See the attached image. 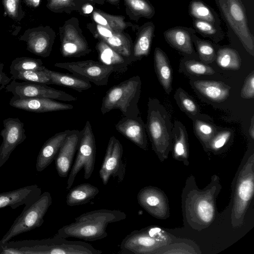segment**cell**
I'll list each match as a JSON object with an SVG mask.
<instances>
[{"label":"cell","instance_id":"1","mask_svg":"<svg viewBox=\"0 0 254 254\" xmlns=\"http://www.w3.org/2000/svg\"><path fill=\"white\" fill-rule=\"evenodd\" d=\"M127 214L120 210L100 209L84 213L74 218V221L58 231L64 238H74L85 241H95L106 238L110 223L125 220Z\"/></svg>","mask_w":254,"mask_h":254},{"label":"cell","instance_id":"2","mask_svg":"<svg viewBox=\"0 0 254 254\" xmlns=\"http://www.w3.org/2000/svg\"><path fill=\"white\" fill-rule=\"evenodd\" d=\"M1 254H100L102 252L81 241H69L56 234L40 240H23L3 244Z\"/></svg>","mask_w":254,"mask_h":254},{"label":"cell","instance_id":"3","mask_svg":"<svg viewBox=\"0 0 254 254\" xmlns=\"http://www.w3.org/2000/svg\"><path fill=\"white\" fill-rule=\"evenodd\" d=\"M141 81L139 76L131 77L110 88L102 100L103 115L119 109L126 117H137L139 115L138 102L141 93Z\"/></svg>","mask_w":254,"mask_h":254},{"label":"cell","instance_id":"4","mask_svg":"<svg viewBox=\"0 0 254 254\" xmlns=\"http://www.w3.org/2000/svg\"><path fill=\"white\" fill-rule=\"evenodd\" d=\"M145 127L153 149L157 153L166 152L171 144L172 125L167 111L156 99H149Z\"/></svg>","mask_w":254,"mask_h":254},{"label":"cell","instance_id":"5","mask_svg":"<svg viewBox=\"0 0 254 254\" xmlns=\"http://www.w3.org/2000/svg\"><path fill=\"white\" fill-rule=\"evenodd\" d=\"M222 17L233 30L246 50L254 56V37L251 32L241 0H215Z\"/></svg>","mask_w":254,"mask_h":254},{"label":"cell","instance_id":"6","mask_svg":"<svg viewBox=\"0 0 254 254\" xmlns=\"http://www.w3.org/2000/svg\"><path fill=\"white\" fill-rule=\"evenodd\" d=\"M52 203L51 193L45 191L28 208L23 209L16 218L9 230L0 241L3 244L13 237L40 227L44 217Z\"/></svg>","mask_w":254,"mask_h":254},{"label":"cell","instance_id":"7","mask_svg":"<svg viewBox=\"0 0 254 254\" xmlns=\"http://www.w3.org/2000/svg\"><path fill=\"white\" fill-rule=\"evenodd\" d=\"M165 232L157 227H148L128 234L120 244V253L125 254L154 253L161 246L167 244Z\"/></svg>","mask_w":254,"mask_h":254},{"label":"cell","instance_id":"8","mask_svg":"<svg viewBox=\"0 0 254 254\" xmlns=\"http://www.w3.org/2000/svg\"><path fill=\"white\" fill-rule=\"evenodd\" d=\"M81 131L82 134L77 153L67 181V190L72 186L76 176L81 169L84 170V178L87 180L91 177L94 170L96 147L95 136L89 121L86 122Z\"/></svg>","mask_w":254,"mask_h":254},{"label":"cell","instance_id":"9","mask_svg":"<svg viewBox=\"0 0 254 254\" xmlns=\"http://www.w3.org/2000/svg\"><path fill=\"white\" fill-rule=\"evenodd\" d=\"M54 66L66 69L83 80L91 82L97 86L107 85L113 67L93 60L57 63Z\"/></svg>","mask_w":254,"mask_h":254},{"label":"cell","instance_id":"10","mask_svg":"<svg viewBox=\"0 0 254 254\" xmlns=\"http://www.w3.org/2000/svg\"><path fill=\"white\" fill-rule=\"evenodd\" d=\"M127 161L123 158V147L120 141L114 136L109 140L102 164L99 170V176L104 185L111 177L118 183L124 179Z\"/></svg>","mask_w":254,"mask_h":254},{"label":"cell","instance_id":"11","mask_svg":"<svg viewBox=\"0 0 254 254\" xmlns=\"http://www.w3.org/2000/svg\"><path fill=\"white\" fill-rule=\"evenodd\" d=\"M7 92L20 98H45L63 101H75L77 98L48 85L34 82H18L12 79L5 87Z\"/></svg>","mask_w":254,"mask_h":254},{"label":"cell","instance_id":"12","mask_svg":"<svg viewBox=\"0 0 254 254\" xmlns=\"http://www.w3.org/2000/svg\"><path fill=\"white\" fill-rule=\"evenodd\" d=\"M3 128L0 135V168L8 160L15 148L26 138L24 124L18 118H8L3 121Z\"/></svg>","mask_w":254,"mask_h":254},{"label":"cell","instance_id":"13","mask_svg":"<svg viewBox=\"0 0 254 254\" xmlns=\"http://www.w3.org/2000/svg\"><path fill=\"white\" fill-rule=\"evenodd\" d=\"M55 37V32L50 27L41 26L26 30L19 40L26 42L30 52L47 58L52 51Z\"/></svg>","mask_w":254,"mask_h":254},{"label":"cell","instance_id":"14","mask_svg":"<svg viewBox=\"0 0 254 254\" xmlns=\"http://www.w3.org/2000/svg\"><path fill=\"white\" fill-rule=\"evenodd\" d=\"M9 104L11 106L18 109L40 113L68 110L73 108L71 104L45 98H20L13 96Z\"/></svg>","mask_w":254,"mask_h":254},{"label":"cell","instance_id":"15","mask_svg":"<svg viewBox=\"0 0 254 254\" xmlns=\"http://www.w3.org/2000/svg\"><path fill=\"white\" fill-rule=\"evenodd\" d=\"M41 189L37 185L27 186L0 193V209L9 206L15 209L25 205L23 209L30 206L41 194Z\"/></svg>","mask_w":254,"mask_h":254},{"label":"cell","instance_id":"16","mask_svg":"<svg viewBox=\"0 0 254 254\" xmlns=\"http://www.w3.org/2000/svg\"><path fill=\"white\" fill-rule=\"evenodd\" d=\"M81 134V131L71 130L61 147L55 159L56 168L60 177L66 178L68 176Z\"/></svg>","mask_w":254,"mask_h":254},{"label":"cell","instance_id":"17","mask_svg":"<svg viewBox=\"0 0 254 254\" xmlns=\"http://www.w3.org/2000/svg\"><path fill=\"white\" fill-rule=\"evenodd\" d=\"M116 130L127 139L143 150L147 148L145 125L140 116H124L115 125Z\"/></svg>","mask_w":254,"mask_h":254},{"label":"cell","instance_id":"18","mask_svg":"<svg viewBox=\"0 0 254 254\" xmlns=\"http://www.w3.org/2000/svg\"><path fill=\"white\" fill-rule=\"evenodd\" d=\"M253 163L249 164L243 170L237 185L235 193L234 214L241 216L252 198L254 193Z\"/></svg>","mask_w":254,"mask_h":254},{"label":"cell","instance_id":"19","mask_svg":"<svg viewBox=\"0 0 254 254\" xmlns=\"http://www.w3.org/2000/svg\"><path fill=\"white\" fill-rule=\"evenodd\" d=\"M61 52L64 57H80L88 54L91 49L85 39L73 27L61 30Z\"/></svg>","mask_w":254,"mask_h":254},{"label":"cell","instance_id":"20","mask_svg":"<svg viewBox=\"0 0 254 254\" xmlns=\"http://www.w3.org/2000/svg\"><path fill=\"white\" fill-rule=\"evenodd\" d=\"M195 33L192 28L179 26L166 30L163 36L171 47L185 55L191 56L195 54L192 41V36Z\"/></svg>","mask_w":254,"mask_h":254},{"label":"cell","instance_id":"21","mask_svg":"<svg viewBox=\"0 0 254 254\" xmlns=\"http://www.w3.org/2000/svg\"><path fill=\"white\" fill-rule=\"evenodd\" d=\"M71 130L66 129L57 133L46 141L37 158L36 169L38 172L43 171L55 159Z\"/></svg>","mask_w":254,"mask_h":254},{"label":"cell","instance_id":"22","mask_svg":"<svg viewBox=\"0 0 254 254\" xmlns=\"http://www.w3.org/2000/svg\"><path fill=\"white\" fill-rule=\"evenodd\" d=\"M96 49L98 52L100 62L113 67L114 72L126 71L127 67L135 61L133 59L120 55L103 41L97 44Z\"/></svg>","mask_w":254,"mask_h":254},{"label":"cell","instance_id":"23","mask_svg":"<svg viewBox=\"0 0 254 254\" xmlns=\"http://www.w3.org/2000/svg\"><path fill=\"white\" fill-rule=\"evenodd\" d=\"M161 192L152 187H146L139 190L137 199L139 205L151 215L161 217L164 199Z\"/></svg>","mask_w":254,"mask_h":254},{"label":"cell","instance_id":"24","mask_svg":"<svg viewBox=\"0 0 254 254\" xmlns=\"http://www.w3.org/2000/svg\"><path fill=\"white\" fill-rule=\"evenodd\" d=\"M194 87L203 95L214 102H222L230 95V87L223 82L199 80L194 82Z\"/></svg>","mask_w":254,"mask_h":254},{"label":"cell","instance_id":"25","mask_svg":"<svg viewBox=\"0 0 254 254\" xmlns=\"http://www.w3.org/2000/svg\"><path fill=\"white\" fill-rule=\"evenodd\" d=\"M154 67L160 83L167 94L172 90V75L169 60L165 53L156 48L154 54Z\"/></svg>","mask_w":254,"mask_h":254},{"label":"cell","instance_id":"26","mask_svg":"<svg viewBox=\"0 0 254 254\" xmlns=\"http://www.w3.org/2000/svg\"><path fill=\"white\" fill-rule=\"evenodd\" d=\"M154 31L155 25L152 22H147L140 28L133 47V56L136 61L149 54Z\"/></svg>","mask_w":254,"mask_h":254},{"label":"cell","instance_id":"27","mask_svg":"<svg viewBox=\"0 0 254 254\" xmlns=\"http://www.w3.org/2000/svg\"><path fill=\"white\" fill-rule=\"evenodd\" d=\"M97 187L89 183L79 184L70 189L66 197V203L69 206L86 204L99 193Z\"/></svg>","mask_w":254,"mask_h":254},{"label":"cell","instance_id":"28","mask_svg":"<svg viewBox=\"0 0 254 254\" xmlns=\"http://www.w3.org/2000/svg\"><path fill=\"white\" fill-rule=\"evenodd\" d=\"M49 76L52 84L66 87L79 92L86 90L91 87L90 83L73 74L61 73L45 67L43 70Z\"/></svg>","mask_w":254,"mask_h":254},{"label":"cell","instance_id":"29","mask_svg":"<svg viewBox=\"0 0 254 254\" xmlns=\"http://www.w3.org/2000/svg\"><path fill=\"white\" fill-rule=\"evenodd\" d=\"M189 13L192 19L211 23L220 26V19L217 12L201 0H192L189 5Z\"/></svg>","mask_w":254,"mask_h":254},{"label":"cell","instance_id":"30","mask_svg":"<svg viewBox=\"0 0 254 254\" xmlns=\"http://www.w3.org/2000/svg\"><path fill=\"white\" fill-rule=\"evenodd\" d=\"M216 60L218 65L225 69L237 70L241 65V60L238 53L228 47L218 49Z\"/></svg>","mask_w":254,"mask_h":254},{"label":"cell","instance_id":"31","mask_svg":"<svg viewBox=\"0 0 254 254\" xmlns=\"http://www.w3.org/2000/svg\"><path fill=\"white\" fill-rule=\"evenodd\" d=\"M192 25L196 32L210 38L215 43L217 44L224 38V33L220 26L196 19H192Z\"/></svg>","mask_w":254,"mask_h":254},{"label":"cell","instance_id":"32","mask_svg":"<svg viewBox=\"0 0 254 254\" xmlns=\"http://www.w3.org/2000/svg\"><path fill=\"white\" fill-rule=\"evenodd\" d=\"M192 41L201 62L205 64H209L214 61L217 51H216L218 47L216 43L200 39L195 34H193Z\"/></svg>","mask_w":254,"mask_h":254},{"label":"cell","instance_id":"33","mask_svg":"<svg viewBox=\"0 0 254 254\" xmlns=\"http://www.w3.org/2000/svg\"><path fill=\"white\" fill-rule=\"evenodd\" d=\"M46 67L41 60L30 57H18L10 65V73L25 70L41 71Z\"/></svg>","mask_w":254,"mask_h":254},{"label":"cell","instance_id":"34","mask_svg":"<svg viewBox=\"0 0 254 254\" xmlns=\"http://www.w3.org/2000/svg\"><path fill=\"white\" fill-rule=\"evenodd\" d=\"M93 17L98 24L113 31L121 32L127 27V24L120 16H111L103 12L94 11Z\"/></svg>","mask_w":254,"mask_h":254},{"label":"cell","instance_id":"35","mask_svg":"<svg viewBox=\"0 0 254 254\" xmlns=\"http://www.w3.org/2000/svg\"><path fill=\"white\" fill-rule=\"evenodd\" d=\"M126 3L134 16L152 18L155 8L148 0H125Z\"/></svg>","mask_w":254,"mask_h":254},{"label":"cell","instance_id":"36","mask_svg":"<svg viewBox=\"0 0 254 254\" xmlns=\"http://www.w3.org/2000/svg\"><path fill=\"white\" fill-rule=\"evenodd\" d=\"M10 74H11V78L14 80L38 82L47 85L52 84L51 80L44 70L21 71L14 72Z\"/></svg>","mask_w":254,"mask_h":254},{"label":"cell","instance_id":"37","mask_svg":"<svg viewBox=\"0 0 254 254\" xmlns=\"http://www.w3.org/2000/svg\"><path fill=\"white\" fill-rule=\"evenodd\" d=\"M195 212L198 218L203 222L209 223L214 215L213 203L205 196H201L195 204Z\"/></svg>","mask_w":254,"mask_h":254},{"label":"cell","instance_id":"38","mask_svg":"<svg viewBox=\"0 0 254 254\" xmlns=\"http://www.w3.org/2000/svg\"><path fill=\"white\" fill-rule=\"evenodd\" d=\"M5 14L12 19L20 21L25 16L21 0H1Z\"/></svg>","mask_w":254,"mask_h":254},{"label":"cell","instance_id":"39","mask_svg":"<svg viewBox=\"0 0 254 254\" xmlns=\"http://www.w3.org/2000/svg\"><path fill=\"white\" fill-rule=\"evenodd\" d=\"M177 123L179 134L176 137L174 143V154L177 157H186L188 153L186 130L185 127L180 123Z\"/></svg>","mask_w":254,"mask_h":254},{"label":"cell","instance_id":"40","mask_svg":"<svg viewBox=\"0 0 254 254\" xmlns=\"http://www.w3.org/2000/svg\"><path fill=\"white\" fill-rule=\"evenodd\" d=\"M194 129L198 137L204 142L211 141L216 131L213 126L199 120L194 122Z\"/></svg>","mask_w":254,"mask_h":254},{"label":"cell","instance_id":"41","mask_svg":"<svg viewBox=\"0 0 254 254\" xmlns=\"http://www.w3.org/2000/svg\"><path fill=\"white\" fill-rule=\"evenodd\" d=\"M185 66L187 70L191 74L211 75L215 73V71L211 67L193 60L186 61Z\"/></svg>","mask_w":254,"mask_h":254},{"label":"cell","instance_id":"42","mask_svg":"<svg viewBox=\"0 0 254 254\" xmlns=\"http://www.w3.org/2000/svg\"><path fill=\"white\" fill-rule=\"evenodd\" d=\"M178 93L179 102L183 111L191 116L196 115L198 112V107L195 103L182 90Z\"/></svg>","mask_w":254,"mask_h":254},{"label":"cell","instance_id":"43","mask_svg":"<svg viewBox=\"0 0 254 254\" xmlns=\"http://www.w3.org/2000/svg\"><path fill=\"white\" fill-rule=\"evenodd\" d=\"M241 96L244 99L254 98V71H252L247 77L241 90Z\"/></svg>","mask_w":254,"mask_h":254},{"label":"cell","instance_id":"44","mask_svg":"<svg viewBox=\"0 0 254 254\" xmlns=\"http://www.w3.org/2000/svg\"><path fill=\"white\" fill-rule=\"evenodd\" d=\"M231 135L229 130H224L217 133L211 140V147L215 150L222 147L228 141Z\"/></svg>","mask_w":254,"mask_h":254},{"label":"cell","instance_id":"45","mask_svg":"<svg viewBox=\"0 0 254 254\" xmlns=\"http://www.w3.org/2000/svg\"><path fill=\"white\" fill-rule=\"evenodd\" d=\"M74 0H47V7L54 12H60L69 7Z\"/></svg>","mask_w":254,"mask_h":254},{"label":"cell","instance_id":"46","mask_svg":"<svg viewBox=\"0 0 254 254\" xmlns=\"http://www.w3.org/2000/svg\"><path fill=\"white\" fill-rule=\"evenodd\" d=\"M3 68L4 64L0 62V91L5 88L12 79L3 72Z\"/></svg>","mask_w":254,"mask_h":254},{"label":"cell","instance_id":"47","mask_svg":"<svg viewBox=\"0 0 254 254\" xmlns=\"http://www.w3.org/2000/svg\"><path fill=\"white\" fill-rule=\"evenodd\" d=\"M97 29L101 39L111 37L116 32L99 24H97Z\"/></svg>","mask_w":254,"mask_h":254},{"label":"cell","instance_id":"48","mask_svg":"<svg viewBox=\"0 0 254 254\" xmlns=\"http://www.w3.org/2000/svg\"><path fill=\"white\" fill-rule=\"evenodd\" d=\"M23 1L27 6L36 8L39 6L41 0H23Z\"/></svg>","mask_w":254,"mask_h":254},{"label":"cell","instance_id":"49","mask_svg":"<svg viewBox=\"0 0 254 254\" xmlns=\"http://www.w3.org/2000/svg\"><path fill=\"white\" fill-rule=\"evenodd\" d=\"M254 118L253 117L251 120V125L249 129L250 135L252 138V139H254Z\"/></svg>","mask_w":254,"mask_h":254},{"label":"cell","instance_id":"50","mask_svg":"<svg viewBox=\"0 0 254 254\" xmlns=\"http://www.w3.org/2000/svg\"><path fill=\"white\" fill-rule=\"evenodd\" d=\"M93 10V7L90 4L86 5L83 8L84 12L86 14L91 13L92 12Z\"/></svg>","mask_w":254,"mask_h":254},{"label":"cell","instance_id":"51","mask_svg":"<svg viewBox=\"0 0 254 254\" xmlns=\"http://www.w3.org/2000/svg\"><path fill=\"white\" fill-rule=\"evenodd\" d=\"M3 250V244L0 241V254H1Z\"/></svg>","mask_w":254,"mask_h":254},{"label":"cell","instance_id":"52","mask_svg":"<svg viewBox=\"0 0 254 254\" xmlns=\"http://www.w3.org/2000/svg\"><path fill=\"white\" fill-rule=\"evenodd\" d=\"M111 0V1H117V0Z\"/></svg>","mask_w":254,"mask_h":254}]
</instances>
